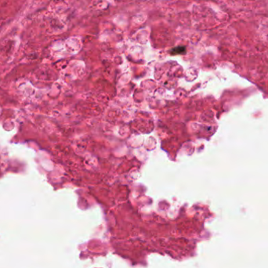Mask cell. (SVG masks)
Wrapping results in <instances>:
<instances>
[{
	"label": "cell",
	"instance_id": "1",
	"mask_svg": "<svg viewBox=\"0 0 268 268\" xmlns=\"http://www.w3.org/2000/svg\"><path fill=\"white\" fill-rule=\"evenodd\" d=\"M184 52H185V48L184 47L178 46L176 48L172 49V51H171V53L172 54H178V53H183Z\"/></svg>",
	"mask_w": 268,
	"mask_h": 268
}]
</instances>
